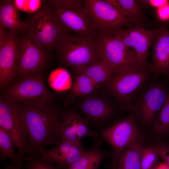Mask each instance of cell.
I'll return each mask as SVG.
<instances>
[{
    "instance_id": "6da1fadb",
    "label": "cell",
    "mask_w": 169,
    "mask_h": 169,
    "mask_svg": "<svg viewBox=\"0 0 169 169\" xmlns=\"http://www.w3.org/2000/svg\"><path fill=\"white\" fill-rule=\"evenodd\" d=\"M27 130L30 151L28 157L39 155L47 146L61 140L62 112L54 104L38 108L17 103Z\"/></svg>"
},
{
    "instance_id": "7a4b0ae2",
    "label": "cell",
    "mask_w": 169,
    "mask_h": 169,
    "mask_svg": "<svg viewBox=\"0 0 169 169\" xmlns=\"http://www.w3.org/2000/svg\"><path fill=\"white\" fill-rule=\"evenodd\" d=\"M150 64L148 66L128 65L115 69L105 84L108 92L120 108L131 111L132 103L145 84L151 79Z\"/></svg>"
},
{
    "instance_id": "3957f363",
    "label": "cell",
    "mask_w": 169,
    "mask_h": 169,
    "mask_svg": "<svg viewBox=\"0 0 169 169\" xmlns=\"http://www.w3.org/2000/svg\"><path fill=\"white\" fill-rule=\"evenodd\" d=\"M2 96L11 103L38 108L54 104L55 100L46 85L42 72L19 79L8 86Z\"/></svg>"
},
{
    "instance_id": "277c9868",
    "label": "cell",
    "mask_w": 169,
    "mask_h": 169,
    "mask_svg": "<svg viewBox=\"0 0 169 169\" xmlns=\"http://www.w3.org/2000/svg\"><path fill=\"white\" fill-rule=\"evenodd\" d=\"M56 49L62 63L74 70L101 60L96 38L68 33L61 38Z\"/></svg>"
},
{
    "instance_id": "5b68a950",
    "label": "cell",
    "mask_w": 169,
    "mask_h": 169,
    "mask_svg": "<svg viewBox=\"0 0 169 169\" xmlns=\"http://www.w3.org/2000/svg\"><path fill=\"white\" fill-rule=\"evenodd\" d=\"M169 92L167 83L149 80L134 100L131 111L136 121L145 125L154 122L166 100Z\"/></svg>"
},
{
    "instance_id": "8992f818",
    "label": "cell",
    "mask_w": 169,
    "mask_h": 169,
    "mask_svg": "<svg viewBox=\"0 0 169 169\" xmlns=\"http://www.w3.org/2000/svg\"><path fill=\"white\" fill-rule=\"evenodd\" d=\"M27 23L28 35L48 51L56 49L62 37L69 33L59 23L47 7L36 12Z\"/></svg>"
},
{
    "instance_id": "52a82bcc",
    "label": "cell",
    "mask_w": 169,
    "mask_h": 169,
    "mask_svg": "<svg viewBox=\"0 0 169 169\" xmlns=\"http://www.w3.org/2000/svg\"><path fill=\"white\" fill-rule=\"evenodd\" d=\"M17 74L19 79L42 72L49 62L45 49L28 35L18 40Z\"/></svg>"
},
{
    "instance_id": "ba28073f",
    "label": "cell",
    "mask_w": 169,
    "mask_h": 169,
    "mask_svg": "<svg viewBox=\"0 0 169 169\" xmlns=\"http://www.w3.org/2000/svg\"><path fill=\"white\" fill-rule=\"evenodd\" d=\"M96 40L100 59L115 69L126 65H138L135 57L113 30L100 32Z\"/></svg>"
},
{
    "instance_id": "9c48e42d",
    "label": "cell",
    "mask_w": 169,
    "mask_h": 169,
    "mask_svg": "<svg viewBox=\"0 0 169 169\" xmlns=\"http://www.w3.org/2000/svg\"><path fill=\"white\" fill-rule=\"evenodd\" d=\"M0 127L6 130L14 141L18 154H29L30 148L27 133L17 103L9 102L2 96L0 99Z\"/></svg>"
},
{
    "instance_id": "30bf717a",
    "label": "cell",
    "mask_w": 169,
    "mask_h": 169,
    "mask_svg": "<svg viewBox=\"0 0 169 169\" xmlns=\"http://www.w3.org/2000/svg\"><path fill=\"white\" fill-rule=\"evenodd\" d=\"M84 3L88 15L100 32L121 28L132 22L106 0H85Z\"/></svg>"
},
{
    "instance_id": "8fae6325",
    "label": "cell",
    "mask_w": 169,
    "mask_h": 169,
    "mask_svg": "<svg viewBox=\"0 0 169 169\" xmlns=\"http://www.w3.org/2000/svg\"><path fill=\"white\" fill-rule=\"evenodd\" d=\"M47 7L60 25L68 31H72L79 35L95 38L100 34L85 7L69 8L52 5Z\"/></svg>"
},
{
    "instance_id": "7c38bea8",
    "label": "cell",
    "mask_w": 169,
    "mask_h": 169,
    "mask_svg": "<svg viewBox=\"0 0 169 169\" xmlns=\"http://www.w3.org/2000/svg\"><path fill=\"white\" fill-rule=\"evenodd\" d=\"M135 57L138 65L148 66L149 47L156 34L157 29L146 30L140 27L113 30Z\"/></svg>"
},
{
    "instance_id": "4fadbf2b",
    "label": "cell",
    "mask_w": 169,
    "mask_h": 169,
    "mask_svg": "<svg viewBox=\"0 0 169 169\" xmlns=\"http://www.w3.org/2000/svg\"><path fill=\"white\" fill-rule=\"evenodd\" d=\"M101 133L103 138L111 146L113 153L125 149L141 134L132 114L103 130Z\"/></svg>"
},
{
    "instance_id": "5bb4252c",
    "label": "cell",
    "mask_w": 169,
    "mask_h": 169,
    "mask_svg": "<svg viewBox=\"0 0 169 169\" xmlns=\"http://www.w3.org/2000/svg\"><path fill=\"white\" fill-rule=\"evenodd\" d=\"M16 32L7 34L0 29V86L2 89L13 81L16 76L18 40Z\"/></svg>"
},
{
    "instance_id": "9a60e30c",
    "label": "cell",
    "mask_w": 169,
    "mask_h": 169,
    "mask_svg": "<svg viewBox=\"0 0 169 169\" xmlns=\"http://www.w3.org/2000/svg\"><path fill=\"white\" fill-rule=\"evenodd\" d=\"M89 122L87 118L74 110L62 112L60 127L61 140L80 143L83 138L90 137L99 144V134L90 129Z\"/></svg>"
},
{
    "instance_id": "2e32d148",
    "label": "cell",
    "mask_w": 169,
    "mask_h": 169,
    "mask_svg": "<svg viewBox=\"0 0 169 169\" xmlns=\"http://www.w3.org/2000/svg\"><path fill=\"white\" fill-rule=\"evenodd\" d=\"M86 151L81 142L61 140L54 148L42 150L39 156L43 160L65 169L80 159Z\"/></svg>"
},
{
    "instance_id": "e0dca14e",
    "label": "cell",
    "mask_w": 169,
    "mask_h": 169,
    "mask_svg": "<svg viewBox=\"0 0 169 169\" xmlns=\"http://www.w3.org/2000/svg\"><path fill=\"white\" fill-rule=\"evenodd\" d=\"M152 53V72L155 77L169 74V31L164 27L157 29L153 41Z\"/></svg>"
},
{
    "instance_id": "ac0fdd59",
    "label": "cell",
    "mask_w": 169,
    "mask_h": 169,
    "mask_svg": "<svg viewBox=\"0 0 169 169\" xmlns=\"http://www.w3.org/2000/svg\"><path fill=\"white\" fill-rule=\"evenodd\" d=\"M91 94L84 96L79 109L89 120L101 122L107 120L114 114L112 105L106 99Z\"/></svg>"
},
{
    "instance_id": "d6986e66",
    "label": "cell",
    "mask_w": 169,
    "mask_h": 169,
    "mask_svg": "<svg viewBox=\"0 0 169 169\" xmlns=\"http://www.w3.org/2000/svg\"><path fill=\"white\" fill-rule=\"evenodd\" d=\"M144 142L141 134L127 148L113 153L110 164V169H141L140 155Z\"/></svg>"
},
{
    "instance_id": "ffe728a7",
    "label": "cell",
    "mask_w": 169,
    "mask_h": 169,
    "mask_svg": "<svg viewBox=\"0 0 169 169\" xmlns=\"http://www.w3.org/2000/svg\"><path fill=\"white\" fill-rule=\"evenodd\" d=\"M19 12L13 1H3L0 7V29L4 30L8 28L19 32L27 30V23L21 21Z\"/></svg>"
},
{
    "instance_id": "44dd1931",
    "label": "cell",
    "mask_w": 169,
    "mask_h": 169,
    "mask_svg": "<svg viewBox=\"0 0 169 169\" xmlns=\"http://www.w3.org/2000/svg\"><path fill=\"white\" fill-rule=\"evenodd\" d=\"M115 69L102 60L97 61L92 64L74 70L76 74H83L89 77L96 83L105 84L110 78Z\"/></svg>"
},
{
    "instance_id": "7402d4cb",
    "label": "cell",
    "mask_w": 169,
    "mask_h": 169,
    "mask_svg": "<svg viewBox=\"0 0 169 169\" xmlns=\"http://www.w3.org/2000/svg\"><path fill=\"white\" fill-rule=\"evenodd\" d=\"M96 143L86 151L78 160L64 169H98L101 162L108 152L102 150Z\"/></svg>"
},
{
    "instance_id": "603a6c76",
    "label": "cell",
    "mask_w": 169,
    "mask_h": 169,
    "mask_svg": "<svg viewBox=\"0 0 169 169\" xmlns=\"http://www.w3.org/2000/svg\"><path fill=\"white\" fill-rule=\"evenodd\" d=\"M71 87L64 103L67 105L79 97H84L91 94L100 87V85L94 82L87 75L77 74Z\"/></svg>"
},
{
    "instance_id": "cb8c5ba5",
    "label": "cell",
    "mask_w": 169,
    "mask_h": 169,
    "mask_svg": "<svg viewBox=\"0 0 169 169\" xmlns=\"http://www.w3.org/2000/svg\"><path fill=\"white\" fill-rule=\"evenodd\" d=\"M16 147L15 142L8 132L0 127V159L3 160L6 158L11 160L13 165L21 168L23 160L26 157L16 153L14 150Z\"/></svg>"
},
{
    "instance_id": "d4e9b609",
    "label": "cell",
    "mask_w": 169,
    "mask_h": 169,
    "mask_svg": "<svg viewBox=\"0 0 169 169\" xmlns=\"http://www.w3.org/2000/svg\"><path fill=\"white\" fill-rule=\"evenodd\" d=\"M120 13L132 22L140 21L142 13L136 1L133 0H106Z\"/></svg>"
},
{
    "instance_id": "484cf974",
    "label": "cell",
    "mask_w": 169,
    "mask_h": 169,
    "mask_svg": "<svg viewBox=\"0 0 169 169\" xmlns=\"http://www.w3.org/2000/svg\"><path fill=\"white\" fill-rule=\"evenodd\" d=\"M49 83L54 90H64L68 89L70 86V76L65 69H57L51 73L49 78Z\"/></svg>"
},
{
    "instance_id": "4316f807",
    "label": "cell",
    "mask_w": 169,
    "mask_h": 169,
    "mask_svg": "<svg viewBox=\"0 0 169 169\" xmlns=\"http://www.w3.org/2000/svg\"><path fill=\"white\" fill-rule=\"evenodd\" d=\"M153 131L160 136L169 135V92L166 102L154 123Z\"/></svg>"
},
{
    "instance_id": "83f0119b",
    "label": "cell",
    "mask_w": 169,
    "mask_h": 169,
    "mask_svg": "<svg viewBox=\"0 0 169 169\" xmlns=\"http://www.w3.org/2000/svg\"><path fill=\"white\" fill-rule=\"evenodd\" d=\"M159 156L153 146L142 147L140 155L141 169H155L159 162Z\"/></svg>"
},
{
    "instance_id": "f1b7e54d",
    "label": "cell",
    "mask_w": 169,
    "mask_h": 169,
    "mask_svg": "<svg viewBox=\"0 0 169 169\" xmlns=\"http://www.w3.org/2000/svg\"><path fill=\"white\" fill-rule=\"evenodd\" d=\"M19 11L28 13L37 12L42 6V1L39 0H15L13 1Z\"/></svg>"
},
{
    "instance_id": "f546056e",
    "label": "cell",
    "mask_w": 169,
    "mask_h": 169,
    "mask_svg": "<svg viewBox=\"0 0 169 169\" xmlns=\"http://www.w3.org/2000/svg\"><path fill=\"white\" fill-rule=\"evenodd\" d=\"M50 5L69 8H83L85 7L84 0H49Z\"/></svg>"
},
{
    "instance_id": "4dcf8cb0",
    "label": "cell",
    "mask_w": 169,
    "mask_h": 169,
    "mask_svg": "<svg viewBox=\"0 0 169 169\" xmlns=\"http://www.w3.org/2000/svg\"><path fill=\"white\" fill-rule=\"evenodd\" d=\"M28 159L30 162L28 169H59L52 163L43 160L39 156H32Z\"/></svg>"
},
{
    "instance_id": "1f68e13d",
    "label": "cell",
    "mask_w": 169,
    "mask_h": 169,
    "mask_svg": "<svg viewBox=\"0 0 169 169\" xmlns=\"http://www.w3.org/2000/svg\"><path fill=\"white\" fill-rule=\"evenodd\" d=\"M159 156L169 167V144L159 142L152 145Z\"/></svg>"
},
{
    "instance_id": "d6a6232c",
    "label": "cell",
    "mask_w": 169,
    "mask_h": 169,
    "mask_svg": "<svg viewBox=\"0 0 169 169\" xmlns=\"http://www.w3.org/2000/svg\"><path fill=\"white\" fill-rule=\"evenodd\" d=\"M157 15L159 19L164 22L169 21V3L157 8Z\"/></svg>"
},
{
    "instance_id": "836d02e7",
    "label": "cell",
    "mask_w": 169,
    "mask_h": 169,
    "mask_svg": "<svg viewBox=\"0 0 169 169\" xmlns=\"http://www.w3.org/2000/svg\"><path fill=\"white\" fill-rule=\"evenodd\" d=\"M144 5H149L157 8L169 3L167 0H143L136 1Z\"/></svg>"
},
{
    "instance_id": "e575fe53",
    "label": "cell",
    "mask_w": 169,
    "mask_h": 169,
    "mask_svg": "<svg viewBox=\"0 0 169 169\" xmlns=\"http://www.w3.org/2000/svg\"><path fill=\"white\" fill-rule=\"evenodd\" d=\"M6 169H21V168L13 165H12L6 166Z\"/></svg>"
},
{
    "instance_id": "d590c367",
    "label": "cell",
    "mask_w": 169,
    "mask_h": 169,
    "mask_svg": "<svg viewBox=\"0 0 169 169\" xmlns=\"http://www.w3.org/2000/svg\"><path fill=\"white\" fill-rule=\"evenodd\" d=\"M166 77L167 79V80H168V81H167L168 83H167V84H168V86H169V74L168 75L166 76Z\"/></svg>"
},
{
    "instance_id": "8d00e7d4",
    "label": "cell",
    "mask_w": 169,
    "mask_h": 169,
    "mask_svg": "<svg viewBox=\"0 0 169 169\" xmlns=\"http://www.w3.org/2000/svg\"><path fill=\"white\" fill-rule=\"evenodd\" d=\"M157 169V168H156V169Z\"/></svg>"
}]
</instances>
